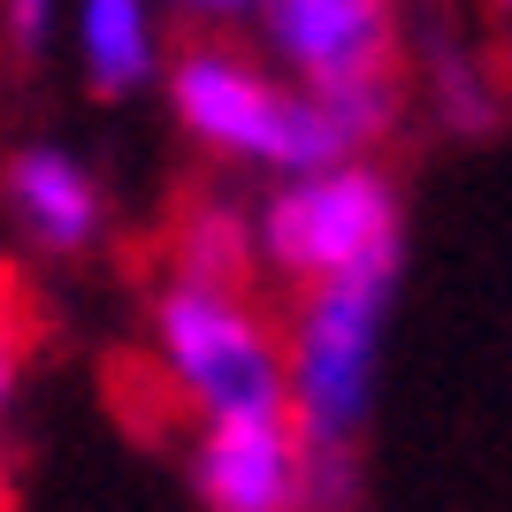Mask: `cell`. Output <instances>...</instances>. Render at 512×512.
<instances>
[{"label":"cell","instance_id":"obj_1","mask_svg":"<svg viewBox=\"0 0 512 512\" xmlns=\"http://www.w3.org/2000/svg\"><path fill=\"white\" fill-rule=\"evenodd\" d=\"M406 283V245L344 268L329 283H306L283 329V375H291V428L314 459V505H352V451L375 421L383 344Z\"/></svg>","mask_w":512,"mask_h":512},{"label":"cell","instance_id":"obj_2","mask_svg":"<svg viewBox=\"0 0 512 512\" xmlns=\"http://www.w3.org/2000/svg\"><path fill=\"white\" fill-rule=\"evenodd\" d=\"M161 92H169L192 146L222 153V161H245V169H268L276 184L337 169V161H367L321 92L291 85V77H268L253 54H237L222 39L176 46L169 69H161Z\"/></svg>","mask_w":512,"mask_h":512},{"label":"cell","instance_id":"obj_3","mask_svg":"<svg viewBox=\"0 0 512 512\" xmlns=\"http://www.w3.org/2000/svg\"><path fill=\"white\" fill-rule=\"evenodd\" d=\"M153 360L169 390L199 421H268L291 413V375H283V337L260 321L253 291H214V283L161 276L146 306Z\"/></svg>","mask_w":512,"mask_h":512},{"label":"cell","instance_id":"obj_4","mask_svg":"<svg viewBox=\"0 0 512 512\" xmlns=\"http://www.w3.org/2000/svg\"><path fill=\"white\" fill-rule=\"evenodd\" d=\"M253 245L268 276L306 291V283H329L375 253H398L406 207H398V184L375 161H337V169H314V176H283L253 214Z\"/></svg>","mask_w":512,"mask_h":512},{"label":"cell","instance_id":"obj_5","mask_svg":"<svg viewBox=\"0 0 512 512\" xmlns=\"http://www.w3.org/2000/svg\"><path fill=\"white\" fill-rule=\"evenodd\" d=\"M268 54L306 92H344L398 77V8L390 0H268Z\"/></svg>","mask_w":512,"mask_h":512},{"label":"cell","instance_id":"obj_6","mask_svg":"<svg viewBox=\"0 0 512 512\" xmlns=\"http://www.w3.org/2000/svg\"><path fill=\"white\" fill-rule=\"evenodd\" d=\"M192 497L199 512H306L314 505V459H306L291 413L199 428Z\"/></svg>","mask_w":512,"mask_h":512},{"label":"cell","instance_id":"obj_7","mask_svg":"<svg viewBox=\"0 0 512 512\" xmlns=\"http://www.w3.org/2000/svg\"><path fill=\"white\" fill-rule=\"evenodd\" d=\"M0 207L8 222L23 230L31 253H54V260H77L107 237V184L85 153L69 146H16L0 161Z\"/></svg>","mask_w":512,"mask_h":512},{"label":"cell","instance_id":"obj_8","mask_svg":"<svg viewBox=\"0 0 512 512\" xmlns=\"http://www.w3.org/2000/svg\"><path fill=\"white\" fill-rule=\"evenodd\" d=\"M69 39H77V69H85L92 100H138L169 69L153 0H77L69 8Z\"/></svg>","mask_w":512,"mask_h":512},{"label":"cell","instance_id":"obj_9","mask_svg":"<svg viewBox=\"0 0 512 512\" xmlns=\"http://www.w3.org/2000/svg\"><path fill=\"white\" fill-rule=\"evenodd\" d=\"M260 245H253V214L237 207H192L184 230L169 245V276L184 283H214V291H253Z\"/></svg>","mask_w":512,"mask_h":512},{"label":"cell","instance_id":"obj_10","mask_svg":"<svg viewBox=\"0 0 512 512\" xmlns=\"http://www.w3.org/2000/svg\"><path fill=\"white\" fill-rule=\"evenodd\" d=\"M428 69H436V115H444L459 138H482V130H497V115H505V92H497V77L482 69V54H467L459 39H444L436 54H428Z\"/></svg>","mask_w":512,"mask_h":512},{"label":"cell","instance_id":"obj_11","mask_svg":"<svg viewBox=\"0 0 512 512\" xmlns=\"http://www.w3.org/2000/svg\"><path fill=\"white\" fill-rule=\"evenodd\" d=\"M69 0H0V39L16 46L23 62H39L46 46H54V31H62Z\"/></svg>","mask_w":512,"mask_h":512},{"label":"cell","instance_id":"obj_12","mask_svg":"<svg viewBox=\"0 0 512 512\" xmlns=\"http://www.w3.org/2000/svg\"><path fill=\"white\" fill-rule=\"evenodd\" d=\"M23 398V321L0 314V436H8V413Z\"/></svg>","mask_w":512,"mask_h":512},{"label":"cell","instance_id":"obj_13","mask_svg":"<svg viewBox=\"0 0 512 512\" xmlns=\"http://www.w3.org/2000/svg\"><path fill=\"white\" fill-rule=\"evenodd\" d=\"M184 16H207V23H237V16H260L268 0H176Z\"/></svg>","mask_w":512,"mask_h":512},{"label":"cell","instance_id":"obj_14","mask_svg":"<svg viewBox=\"0 0 512 512\" xmlns=\"http://www.w3.org/2000/svg\"><path fill=\"white\" fill-rule=\"evenodd\" d=\"M497 16H505V31H512V0H497Z\"/></svg>","mask_w":512,"mask_h":512}]
</instances>
